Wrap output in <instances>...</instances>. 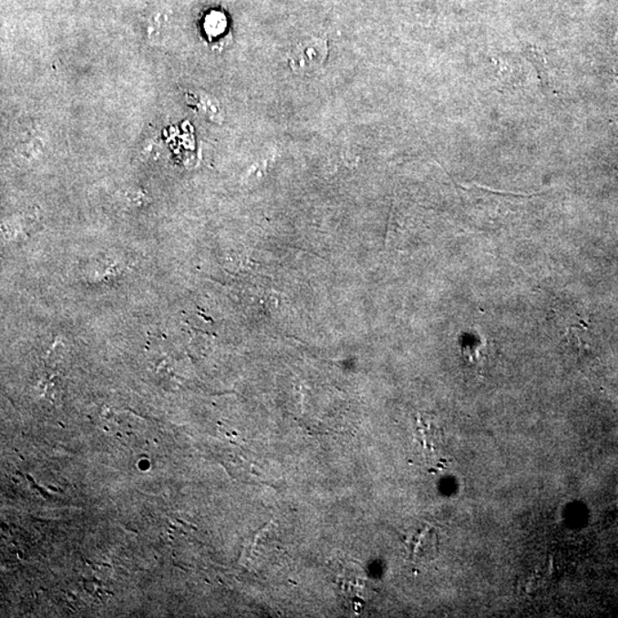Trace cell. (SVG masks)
I'll return each instance as SVG.
<instances>
[{"label": "cell", "instance_id": "3957f363", "mask_svg": "<svg viewBox=\"0 0 618 618\" xmlns=\"http://www.w3.org/2000/svg\"><path fill=\"white\" fill-rule=\"evenodd\" d=\"M523 53L530 64L534 66L537 75L541 83V87L549 88L551 87L550 70L548 61L543 52V49L536 46V45H527L523 47Z\"/></svg>", "mask_w": 618, "mask_h": 618}, {"label": "cell", "instance_id": "7a4b0ae2", "mask_svg": "<svg viewBox=\"0 0 618 618\" xmlns=\"http://www.w3.org/2000/svg\"><path fill=\"white\" fill-rule=\"evenodd\" d=\"M205 30L210 42L213 44L214 49L226 47L227 43L232 40L231 31L228 30L227 17L221 12H213L206 17Z\"/></svg>", "mask_w": 618, "mask_h": 618}, {"label": "cell", "instance_id": "6da1fadb", "mask_svg": "<svg viewBox=\"0 0 618 618\" xmlns=\"http://www.w3.org/2000/svg\"><path fill=\"white\" fill-rule=\"evenodd\" d=\"M328 57V42L312 38L297 45L291 53L289 64L297 74H311L325 64Z\"/></svg>", "mask_w": 618, "mask_h": 618}]
</instances>
